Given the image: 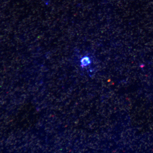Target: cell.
Returning a JSON list of instances; mask_svg holds the SVG:
<instances>
[{
    "label": "cell",
    "instance_id": "1",
    "mask_svg": "<svg viewBox=\"0 0 153 153\" xmlns=\"http://www.w3.org/2000/svg\"><path fill=\"white\" fill-rule=\"evenodd\" d=\"M81 65L82 67L91 64V60L90 59L88 56H85L81 59Z\"/></svg>",
    "mask_w": 153,
    "mask_h": 153
}]
</instances>
